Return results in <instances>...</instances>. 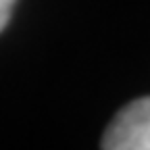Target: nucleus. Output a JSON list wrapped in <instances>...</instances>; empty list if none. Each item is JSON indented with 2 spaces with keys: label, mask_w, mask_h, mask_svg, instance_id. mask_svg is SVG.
<instances>
[{
  "label": "nucleus",
  "mask_w": 150,
  "mask_h": 150,
  "mask_svg": "<svg viewBox=\"0 0 150 150\" xmlns=\"http://www.w3.org/2000/svg\"><path fill=\"white\" fill-rule=\"evenodd\" d=\"M104 150H150V96L123 106L102 138Z\"/></svg>",
  "instance_id": "f257e3e1"
},
{
  "label": "nucleus",
  "mask_w": 150,
  "mask_h": 150,
  "mask_svg": "<svg viewBox=\"0 0 150 150\" xmlns=\"http://www.w3.org/2000/svg\"><path fill=\"white\" fill-rule=\"evenodd\" d=\"M17 0H0V31H2L11 19V13H13V6H15Z\"/></svg>",
  "instance_id": "f03ea898"
}]
</instances>
